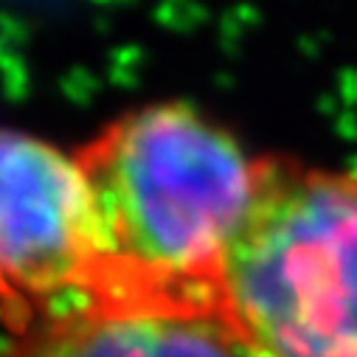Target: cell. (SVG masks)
Masks as SVG:
<instances>
[{
	"mask_svg": "<svg viewBox=\"0 0 357 357\" xmlns=\"http://www.w3.org/2000/svg\"><path fill=\"white\" fill-rule=\"evenodd\" d=\"M99 273V234L76 158L0 127V318L9 335L91 298Z\"/></svg>",
	"mask_w": 357,
	"mask_h": 357,
	"instance_id": "3957f363",
	"label": "cell"
},
{
	"mask_svg": "<svg viewBox=\"0 0 357 357\" xmlns=\"http://www.w3.org/2000/svg\"><path fill=\"white\" fill-rule=\"evenodd\" d=\"M73 158L102 250L91 298L220 310L222 264L264 155L186 102H155L107 121Z\"/></svg>",
	"mask_w": 357,
	"mask_h": 357,
	"instance_id": "6da1fadb",
	"label": "cell"
},
{
	"mask_svg": "<svg viewBox=\"0 0 357 357\" xmlns=\"http://www.w3.org/2000/svg\"><path fill=\"white\" fill-rule=\"evenodd\" d=\"M0 357H256L214 307L84 298L9 335Z\"/></svg>",
	"mask_w": 357,
	"mask_h": 357,
	"instance_id": "277c9868",
	"label": "cell"
},
{
	"mask_svg": "<svg viewBox=\"0 0 357 357\" xmlns=\"http://www.w3.org/2000/svg\"><path fill=\"white\" fill-rule=\"evenodd\" d=\"M220 310L256 357H357V172L264 155Z\"/></svg>",
	"mask_w": 357,
	"mask_h": 357,
	"instance_id": "7a4b0ae2",
	"label": "cell"
}]
</instances>
